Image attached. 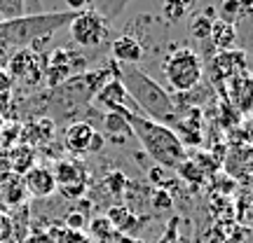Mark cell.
Listing matches in <instances>:
<instances>
[{
    "mask_svg": "<svg viewBox=\"0 0 253 243\" xmlns=\"http://www.w3.org/2000/svg\"><path fill=\"white\" fill-rule=\"evenodd\" d=\"M108 68L110 75H115L125 84V89L129 91V96L134 99V103L138 105V110L143 112L145 117L155 119L160 124L173 117V112H176L173 99L164 91L162 84H157L148 72H143L136 66H125V63H115V61H110Z\"/></svg>",
    "mask_w": 253,
    "mask_h": 243,
    "instance_id": "1",
    "label": "cell"
},
{
    "mask_svg": "<svg viewBox=\"0 0 253 243\" xmlns=\"http://www.w3.org/2000/svg\"><path fill=\"white\" fill-rule=\"evenodd\" d=\"M129 122L131 134L138 138V143L143 145V150L153 157L157 164H162L167 169H178V164L188 159L185 147L178 140V136L173 134L171 126L160 124L155 119L145 117V115H136L131 110H115Z\"/></svg>",
    "mask_w": 253,
    "mask_h": 243,
    "instance_id": "2",
    "label": "cell"
},
{
    "mask_svg": "<svg viewBox=\"0 0 253 243\" xmlns=\"http://www.w3.org/2000/svg\"><path fill=\"white\" fill-rule=\"evenodd\" d=\"M78 12H54V14H33L0 21V45H17L19 49L38 40H49L56 28L71 24Z\"/></svg>",
    "mask_w": 253,
    "mask_h": 243,
    "instance_id": "3",
    "label": "cell"
},
{
    "mask_svg": "<svg viewBox=\"0 0 253 243\" xmlns=\"http://www.w3.org/2000/svg\"><path fill=\"white\" fill-rule=\"evenodd\" d=\"M202 75H204V63L197 52H192L190 47H178L164 61V77L169 82V87L178 94H188L195 87H199Z\"/></svg>",
    "mask_w": 253,
    "mask_h": 243,
    "instance_id": "4",
    "label": "cell"
},
{
    "mask_svg": "<svg viewBox=\"0 0 253 243\" xmlns=\"http://www.w3.org/2000/svg\"><path fill=\"white\" fill-rule=\"evenodd\" d=\"M71 37L80 47H99L108 35V19L96 9H82L68 24Z\"/></svg>",
    "mask_w": 253,
    "mask_h": 243,
    "instance_id": "5",
    "label": "cell"
},
{
    "mask_svg": "<svg viewBox=\"0 0 253 243\" xmlns=\"http://www.w3.org/2000/svg\"><path fill=\"white\" fill-rule=\"evenodd\" d=\"M7 75L12 80L28 84V87H36L45 77V54L40 56L33 49H28V47L17 49L7 59Z\"/></svg>",
    "mask_w": 253,
    "mask_h": 243,
    "instance_id": "6",
    "label": "cell"
},
{
    "mask_svg": "<svg viewBox=\"0 0 253 243\" xmlns=\"http://www.w3.org/2000/svg\"><path fill=\"white\" fill-rule=\"evenodd\" d=\"M82 68H84V59L66 47H56L52 54H45V77L52 89L63 84L71 75H75Z\"/></svg>",
    "mask_w": 253,
    "mask_h": 243,
    "instance_id": "7",
    "label": "cell"
},
{
    "mask_svg": "<svg viewBox=\"0 0 253 243\" xmlns=\"http://www.w3.org/2000/svg\"><path fill=\"white\" fill-rule=\"evenodd\" d=\"M56 189H61L63 197L80 199L87 192V166L78 159H61L56 162L54 171Z\"/></svg>",
    "mask_w": 253,
    "mask_h": 243,
    "instance_id": "8",
    "label": "cell"
},
{
    "mask_svg": "<svg viewBox=\"0 0 253 243\" xmlns=\"http://www.w3.org/2000/svg\"><path fill=\"white\" fill-rule=\"evenodd\" d=\"M94 96H96V103H99L101 108H106V112H113V110H131L136 115H143L138 110V105L134 103V99L129 96V91L125 89V84L118 77H110Z\"/></svg>",
    "mask_w": 253,
    "mask_h": 243,
    "instance_id": "9",
    "label": "cell"
},
{
    "mask_svg": "<svg viewBox=\"0 0 253 243\" xmlns=\"http://www.w3.org/2000/svg\"><path fill=\"white\" fill-rule=\"evenodd\" d=\"M246 70V54L242 49H227V52H216L211 59V72L216 82H230L235 75Z\"/></svg>",
    "mask_w": 253,
    "mask_h": 243,
    "instance_id": "10",
    "label": "cell"
},
{
    "mask_svg": "<svg viewBox=\"0 0 253 243\" xmlns=\"http://www.w3.org/2000/svg\"><path fill=\"white\" fill-rule=\"evenodd\" d=\"M227 96L232 101L235 110H242V112L253 110V72L244 70L235 75L227 82Z\"/></svg>",
    "mask_w": 253,
    "mask_h": 243,
    "instance_id": "11",
    "label": "cell"
},
{
    "mask_svg": "<svg viewBox=\"0 0 253 243\" xmlns=\"http://www.w3.org/2000/svg\"><path fill=\"white\" fill-rule=\"evenodd\" d=\"M21 178H24V187H26V192L28 194H33V197H38V199L49 197V194L56 189L54 173H52L49 166H40V164H36V166H33L28 173H24Z\"/></svg>",
    "mask_w": 253,
    "mask_h": 243,
    "instance_id": "12",
    "label": "cell"
},
{
    "mask_svg": "<svg viewBox=\"0 0 253 243\" xmlns=\"http://www.w3.org/2000/svg\"><path fill=\"white\" fill-rule=\"evenodd\" d=\"M113 61L115 63H125V66H136V63L143 59V45L131 35H120L113 40Z\"/></svg>",
    "mask_w": 253,
    "mask_h": 243,
    "instance_id": "13",
    "label": "cell"
},
{
    "mask_svg": "<svg viewBox=\"0 0 253 243\" xmlns=\"http://www.w3.org/2000/svg\"><path fill=\"white\" fill-rule=\"evenodd\" d=\"M91 136H94V126L87 122H75L63 131V143L73 154H84L89 152Z\"/></svg>",
    "mask_w": 253,
    "mask_h": 243,
    "instance_id": "14",
    "label": "cell"
},
{
    "mask_svg": "<svg viewBox=\"0 0 253 243\" xmlns=\"http://www.w3.org/2000/svg\"><path fill=\"white\" fill-rule=\"evenodd\" d=\"M52 136H54V119L49 117H38L28 122L26 126H21V140H26V145L31 147L40 143H49Z\"/></svg>",
    "mask_w": 253,
    "mask_h": 243,
    "instance_id": "15",
    "label": "cell"
},
{
    "mask_svg": "<svg viewBox=\"0 0 253 243\" xmlns=\"http://www.w3.org/2000/svg\"><path fill=\"white\" fill-rule=\"evenodd\" d=\"M211 45L216 47V52H227V49H235L237 45V28L230 21L223 19H213V26H211Z\"/></svg>",
    "mask_w": 253,
    "mask_h": 243,
    "instance_id": "16",
    "label": "cell"
},
{
    "mask_svg": "<svg viewBox=\"0 0 253 243\" xmlns=\"http://www.w3.org/2000/svg\"><path fill=\"white\" fill-rule=\"evenodd\" d=\"M7 159H9V166H12V173L24 175V173H28L36 166V147H31L26 143L14 145L7 152Z\"/></svg>",
    "mask_w": 253,
    "mask_h": 243,
    "instance_id": "17",
    "label": "cell"
},
{
    "mask_svg": "<svg viewBox=\"0 0 253 243\" xmlns=\"http://www.w3.org/2000/svg\"><path fill=\"white\" fill-rule=\"evenodd\" d=\"M103 126H106V131H108L110 136V140L115 145H125L126 143V138H131V126H129V122H126L120 112H106L103 115Z\"/></svg>",
    "mask_w": 253,
    "mask_h": 243,
    "instance_id": "18",
    "label": "cell"
},
{
    "mask_svg": "<svg viewBox=\"0 0 253 243\" xmlns=\"http://www.w3.org/2000/svg\"><path fill=\"white\" fill-rule=\"evenodd\" d=\"M106 217H108V222L113 225L115 232H125V234H129L134 227H138L136 222H143V217H138L131 208L126 206H113L106 213Z\"/></svg>",
    "mask_w": 253,
    "mask_h": 243,
    "instance_id": "19",
    "label": "cell"
},
{
    "mask_svg": "<svg viewBox=\"0 0 253 243\" xmlns=\"http://www.w3.org/2000/svg\"><path fill=\"white\" fill-rule=\"evenodd\" d=\"M26 197V187H24V178L12 173L9 178L0 182V199L2 204H9V206H19Z\"/></svg>",
    "mask_w": 253,
    "mask_h": 243,
    "instance_id": "20",
    "label": "cell"
},
{
    "mask_svg": "<svg viewBox=\"0 0 253 243\" xmlns=\"http://www.w3.org/2000/svg\"><path fill=\"white\" fill-rule=\"evenodd\" d=\"M213 19H216L213 9H207V12H202L197 17H192V21H190V33H192V37H195V40H207V37L211 35Z\"/></svg>",
    "mask_w": 253,
    "mask_h": 243,
    "instance_id": "21",
    "label": "cell"
},
{
    "mask_svg": "<svg viewBox=\"0 0 253 243\" xmlns=\"http://www.w3.org/2000/svg\"><path fill=\"white\" fill-rule=\"evenodd\" d=\"M178 175H181L185 182H190V185H199V182L204 180V171L199 169L197 162H192V159H185L183 164H178Z\"/></svg>",
    "mask_w": 253,
    "mask_h": 243,
    "instance_id": "22",
    "label": "cell"
},
{
    "mask_svg": "<svg viewBox=\"0 0 253 243\" xmlns=\"http://www.w3.org/2000/svg\"><path fill=\"white\" fill-rule=\"evenodd\" d=\"M244 12H242V5H239V0H223V5H220V17L223 21H230V24H235L237 19L242 17Z\"/></svg>",
    "mask_w": 253,
    "mask_h": 243,
    "instance_id": "23",
    "label": "cell"
},
{
    "mask_svg": "<svg viewBox=\"0 0 253 243\" xmlns=\"http://www.w3.org/2000/svg\"><path fill=\"white\" fill-rule=\"evenodd\" d=\"M21 12H24V0H0V17H5L2 21L21 17Z\"/></svg>",
    "mask_w": 253,
    "mask_h": 243,
    "instance_id": "24",
    "label": "cell"
},
{
    "mask_svg": "<svg viewBox=\"0 0 253 243\" xmlns=\"http://www.w3.org/2000/svg\"><path fill=\"white\" fill-rule=\"evenodd\" d=\"M125 185H126V178H125V173H120V171H110L103 178V187L108 189V192H113V194H122Z\"/></svg>",
    "mask_w": 253,
    "mask_h": 243,
    "instance_id": "25",
    "label": "cell"
},
{
    "mask_svg": "<svg viewBox=\"0 0 253 243\" xmlns=\"http://www.w3.org/2000/svg\"><path fill=\"white\" fill-rule=\"evenodd\" d=\"M173 206V194L169 189L164 187H157L153 192V208L155 210H169Z\"/></svg>",
    "mask_w": 253,
    "mask_h": 243,
    "instance_id": "26",
    "label": "cell"
},
{
    "mask_svg": "<svg viewBox=\"0 0 253 243\" xmlns=\"http://www.w3.org/2000/svg\"><path fill=\"white\" fill-rule=\"evenodd\" d=\"M89 229H91V234L99 236V239H108V236L115 234V229H113V225L108 222V217H94Z\"/></svg>",
    "mask_w": 253,
    "mask_h": 243,
    "instance_id": "27",
    "label": "cell"
},
{
    "mask_svg": "<svg viewBox=\"0 0 253 243\" xmlns=\"http://www.w3.org/2000/svg\"><path fill=\"white\" fill-rule=\"evenodd\" d=\"M162 12H164V17L169 19V21H181V19L188 14V9L183 7V5H178L176 0H164Z\"/></svg>",
    "mask_w": 253,
    "mask_h": 243,
    "instance_id": "28",
    "label": "cell"
},
{
    "mask_svg": "<svg viewBox=\"0 0 253 243\" xmlns=\"http://www.w3.org/2000/svg\"><path fill=\"white\" fill-rule=\"evenodd\" d=\"M66 227L71 229V232H80L87 227V215L80 213V210H71L68 215H66Z\"/></svg>",
    "mask_w": 253,
    "mask_h": 243,
    "instance_id": "29",
    "label": "cell"
},
{
    "mask_svg": "<svg viewBox=\"0 0 253 243\" xmlns=\"http://www.w3.org/2000/svg\"><path fill=\"white\" fill-rule=\"evenodd\" d=\"M14 234V220L0 210V243H7Z\"/></svg>",
    "mask_w": 253,
    "mask_h": 243,
    "instance_id": "30",
    "label": "cell"
},
{
    "mask_svg": "<svg viewBox=\"0 0 253 243\" xmlns=\"http://www.w3.org/2000/svg\"><path fill=\"white\" fill-rule=\"evenodd\" d=\"M103 145H106L103 134H101V131H94V136H91V143H89V152L91 154H99L101 150H103Z\"/></svg>",
    "mask_w": 253,
    "mask_h": 243,
    "instance_id": "31",
    "label": "cell"
},
{
    "mask_svg": "<svg viewBox=\"0 0 253 243\" xmlns=\"http://www.w3.org/2000/svg\"><path fill=\"white\" fill-rule=\"evenodd\" d=\"M12 175V166H9V159L7 154H0V182Z\"/></svg>",
    "mask_w": 253,
    "mask_h": 243,
    "instance_id": "32",
    "label": "cell"
},
{
    "mask_svg": "<svg viewBox=\"0 0 253 243\" xmlns=\"http://www.w3.org/2000/svg\"><path fill=\"white\" fill-rule=\"evenodd\" d=\"M14 84V80L7 75V70L5 68H0V91H9V87Z\"/></svg>",
    "mask_w": 253,
    "mask_h": 243,
    "instance_id": "33",
    "label": "cell"
},
{
    "mask_svg": "<svg viewBox=\"0 0 253 243\" xmlns=\"http://www.w3.org/2000/svg\"><path fill=\"white\" fill-rule=\"evenodd\" d=\"M160 243H176V220H173L171 225H169V229H167V234L160 239Z\"/></svg>",
    "mask_w": 253,
    "mask_h": 243,
    "instance_id": "34",
    "label": "cell"
},
{
    "mask_svg": "<svg viewBox=\"0 0 253 243\" xmlns=\"http://www.w3.org/2000/svg\"><path fill=\"white\" fill-rule=\"evenodd\" d=\"M66 5L71 7V12H82V9L89 5V0H66Z\"/></svg>",
    "mask_w": 253,
    "mask_h": 243,
    "instance_id": "35",
    "label": "cell"
},
{
    "mask_svg": "<svg viewBox=\"0 0 253 243\" xmlns=\"http://www.w3.org/2000/svg\"><path fill=\"white\" fill-rule=\"evenodd\" d=\"M9 91H0V115H5V110L9 108Z\"/></svg>",
    "mask_w": 253,
    "mask_h": 243,
    "instance_id": "36",
    "label": "cell"
},
{
    "mask_svg": "<svg viewBox=\"0 0 253 243\" xmlns=\"http://www.w3.org/2000/svg\"><path fill=\"white\" fill-rule=\"evenodd\" d=\"M176 2H178V5H183L185 9H190V7H195V2H197V0H176Z\"/></svg>",
    "mask_w": 253,
    "mask_h": 243,
    "instance_id": "37",
    "label": "cell"
}]
</instances>
